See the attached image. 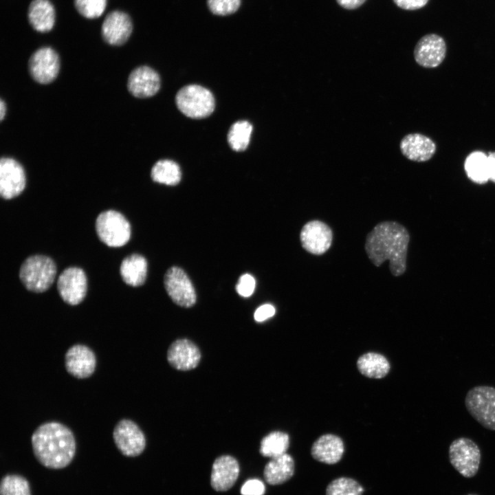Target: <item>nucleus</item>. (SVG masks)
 Segmentation results:
<instances>
[{
  "label": "nucleus",
  "mask_w": 495,
  "mask_h": 495,
  "mask_svg": "<svg viewBox=\"0 0 495 495\" xmlns=\"http://www.w3.org/2000/svg\"><path fill=\"white\" fill-rule=\"evenodd\" d=\"M409 241V233L402 224L396 221H382L367 234L364 248L375 266L379 267L385 261H389L391 274L399 276L406 269Z\"/></svg>",
  "instance_id": "nucleus-1"
},
{
  "label": "nucleus",
  "mask_w": 495,
  "mask_h": 495,
  "mask_svg": "<svg viewBox=\"0 0 495 495\" xmlns=\"http://www.w3.org/2000/svg\"><path fill=\"white\" fill-rule=\"evenodd\" d=\"M31 441L35 457L47 468H65L75 455V437L69 428L58 422L39 426L33 432Z\"/></svg>",
  "instance_id": "nucleus-2"
},
{
  "label": "nucleus",
  "mask_w": 495,
  "mask_h": 495,
  "mask_svg": "<svg viewBox=\"0 0 495 495\" xmlns=\"http://www.w3.org/2000/svg\"><path fill=\"white\" fill-rule=\"evenodd\" d=\"M56 274L54 261L44 255L28 257L19 270V278L25 287L36 293L47 290L54 283Z\"/></svg>",
  "instance_id": "nucleus-3"
},
{
  "label": "nucleus",
  "mask_w": 495,
  "mask_h": 495,
  "mask_svg": "<svg viewBox=\"0 0 495 495\" xmlns=\"http://www.w3.org/2000/svg\"><path fill=\"white\" fill-rule=\"evenodd\" d=\"M99 239L109 247L124 245L131 238V225L120 212L108 210L98 214L95 223Z\"/></svg>",
  "instance_id": "nucleus-4"
},
{
  "label": "nucleus",
  "mask_w": 495,
  "mask_h": 495,
  "mask_svg": "<svg viewBox=\"0 0 495 495\" xmlns=\"http://www.w3.org/2000/svg\"><path fill=\"white\" fill-rule=\"evenodd\" d=\"M470 415L482 426L495 430V388L476 386L470 389L465 398Z\"/></svg>",
  "instance_id": "nucleus-5"
},
{
  "label": "nucleus",
  "mask_w": 495,
  "mask_h": 495,
  "mask_svg": "<svg viewBox=\"0 0 495 495\" xmlns=\"http://www.w3.org/2000/svg\"><path fill=\"white\" fill-rule=\"evenodd\" d=\"M175 101L177 108L183 114L194 119L208 117L214 109L212 94L197 85H190L182 88L176 95Z\"/></svg>",
  "instance_id": "nucleus-6"
},
{
  "label": "nucleus",
  "mask_w": 495,
  "mask_h": 495,
  "mask_svg": "<svg viewBox=\"0 0 495 495\" xmlns=\"http://www.w3.org/2000/svg\"><path fill=\"white\" fill-rule=\"evenodd\" d=\"M448 454L451 465L463 477L472 478L476 474L481 453L473 440L467 437L456 439L450 445Z\"/></svg>",
  "instance_id": "nucleus-7"
},
{
  "label": "nucleus",
  "mask_w": 495,
  "mask_h": 495,
  "mask_svg": "<svg viewBox=\"0 0 495 495\" xmlns=\"http://www.w3.org/2000/svg\"><path fill=\"white\" fill-rule=\"evenodd\" d=\"M164 287L172 300L179 306L190 307L197 300V295L193 285L186 274L180 267L173 266L164 275Z\"/></svg>",
  "instance_id": "nucleus-8"
},
{
  "label": "nucleus",
  "mask_w": 495,
  "mask_h": 495,
  "mask_svg": "<svg viewBox=\"0 0 495 495\" xmlns=\"http://www.w3.org/2000/svg\"><path fill=\"white\" fill-rule=\"evenodd\" d=\"M113 440L120 452L126 456L140 455L146 446V439L139 426L129 419H122L115 426Z\"/></svg>",
  "instance_id": "nucleus-9"
},
{
  "label": "nucleus",
  "mask_w": 495,
  "mask_h": 495,
  "mask_svg": "<svg viewBox=\"0 0 495 495\" xmlns=\"http://www.w3.org/2000/svg\"><path fill=\"white\" fill-rule=\"evenodd\" d=\"M57 289L66 303L76 305L85 298L87 291V279L85 272L77 267L66 268L57 280Z\"/></svg>",
  "instance_id": "nucleus-10"
},
{
  "label": "nucleus",
  "mask_w": 495,
  "mask_h": 495,
  "mask_svg": "<svg viewBox=\"0 0 495 495\" xmlns=\"http://www.w3.org/2000/svg\"><path fill=\"white\" fill-rule=\"evenodd\" d=\"M32 78L40 84H48L57 77L60 69V58L56 52L43 47L34 52L28 63Z\"/></svg>",
  "instance_id": "nucleus-11"
},
{
  "label": "nucleus",
  "mask_w": 495,
  "mask_h": 495,
  "mask_svg": "<svg viewBox=\"0 0 495 495\" xmlns=\"http://www.w3.org/2000/svg\"><path fill=\"white\" fill-rule=\"evenodd\" d=\"M26 184L22 165L11 157H2L0 162V194L5 199L19 195Z\"/></svg>",
  "instance_id": "nucleus-12"
},
{
  "label": "nucleus",
  "mask_w": 495,
  "mask_h": 495,
  "mask_svg": "<svg viewBox=\"0 0 495 495\" xmlns=\"http://www.w3.org/2000/svg\"><path fill=\"white\" fill-rule=\"evenodd\" d=\"M300 239L302 247L308 252L321 255L330 248L333 233L328 225L318 220L307 222L302 227Z\"/></svg>",
  "instance_id": "nucleus-13"
},
{
  "label": "nucleus",
  "mask_w": 495,
  "mask_h": 495,
  "mask_svg": "<svg viewBox=\"0 0 495 495\" xmlns=\"http://www.w3.org/2000/svg\"><path fill=\"white\" fill-rule=\"evenodd\" d=\"M416 63L426 68L438 67L444 60L446 54V44L444 39L436 34H428L422 36L414 49Z\"/></svg>",
  "instance_id": "nucleus-14"
},
{
  "label": "nucleus",
  "mask_w": 495,
  "mask_h": 495,
  "mask_svg": "<svg viewBox=\"0 0 495 495\" xmlns=\"http://www.w3.org/2000/svg\"><path fill=\"white\" fill-rule=\"evenodd\" d=\"M96 364L94 353L85 345H73L66 352V369L75 377L83 379L91 376L95 371Z\"/></svg>",
  "instance_id": "nucleus-15"
},
{
  "label": "nucleus",
  "mask_w": 495,
  "mask_h": 495,
  "mask_svg": "<svg viewBox=\"0 0 495 495\" xmlns=\"http://www.w3.org/2000/svg\"><path fill=\"white\" fill-rule=\"evenodd\" d=\"M168 363L175 369L189 371L195 368L201 360L197 346L188 339H178L169 346L167 352Z\"/></svg>",
  "instance_id": "nucleus-16"
},
{
  "label": "nucleus",
  "mask_w": 495,
  "mask_h": 495,
  "mask_svg": "<svg viewBox=\"0 0 495 495\" xmlns=\"http://www.w3.org/2000/svg\"><path fill=\"white\" fill-rule=\"evenodd\" d=\"M133 30L131 20L126 13L115 10L109 13L102 25L104 40L112 45H121L129 38Z\"/></svg>",
  "instance_id": "nucleus-17"
},
{
  "label": "nucleus",
  "mask_w": 495,
  "mask_h": 495,
  "mask_svg": "<svg viewBox=\"0 0 495 495\" xmlns=\"http://www.w3.org/2000/svg\"><path fill=\"white\" fill-rule=\"evenodd\" d=\"M159 74L148 66L133 69L129 76L127 88L131 95L144 98L154 96L160 89Z\"/></svg>",
  "instance_id": "nucleus-18"
},
{
  "label": "nucleus",
  "mask_w": 495,
  "mask_h": 495,
  "mask_svg": "<svg viewBox=\"0 0 495 495\" xmlns=\"http://www.w3.org/2000/svg\"><path fill=\"white\" fill-rule=\"evenodd\" d=\"M400 151L407 159L418 162L430 160L436 152L435 143L421 133H410L401 140Z\"/></svg>",
  "instance_id": "nucleus-19"
},
{
  "label": "nucleus",
  "mask_w": 495,
  "mask_h": 495,
  "mask_svg": "<svg viewBox=\"0 0 495 495\" xmlns=\"http://www.w3.org/2000/svg\"><path fill=\"white\" fill-rule=\"evenodd\" d=\"M239 474L237 461L229 455L221 456L216 459L212 465L211 485L216 491H226L234 484Z\"/></svg>",
  "instance_id": "nucleus-20"
},
{
  "label": "nucleus",
  "mask_w": 495,
  "mask_h": 495,
  "mask_svg": "<svg viewBox=\"0 0 495 495\" xmlns=\"http://www.w3.org/2000/svg\"><path fill=\"white\" fill-rule=\"evenodd\" d=\"M344 451V446L341 438L335 434H326L313 443L311 454L315 460L331 465L342 459Z\"/></svg>",
  "instance_id": "nucleus-21"
},
{
  "label": "nucleus",
  "mask_w": 495,
  "mask_h": 495,
  "mask_svg": "<svg viewBox=\"0 0 495 495\" xmlns=\"http://www.w3.org/2000/svg\"><path fill=\"white\" fill-rule=\"evenodd\" d=\"M148 263L146 258L138 254L125 257L120 265V272L123 281L133 287L143 285L147 276Z\"/></svg>",
  "instance_id": "nucleus-22"
},
{
  "label": "nucleus",
  "mask_w": 495,
  "mask_h": 495,
  "mask_svg": "<svg viewBox=\"0 0 495 495\" xmlns=\"http://www.w3.org/2000/svg\"><path fill=\"white\" fill-rule=\"evenodd\" d=\"M295 464L288 454L272 458L264 468V478L270 485L282 484L290 479L294 474Z\"/></svg>",
  "instance_id": "nucleus-23"
},
{
  "label": "nucleus",
  "mask_w": 495,
  "mask_h": 495,
  "mask_svg": "<svg viewBox=\"0 0 495 495\" xmlns=\"http://www.w3.org/2000/svg\"><path fill=\"white\" fill-rule=\"evenodd\" d=\"M28 19L32 27L40 32L50 31L55 23V10L48 0H33L28 8Z\"/></svg>",
  "instance_id": "nucleus-24"
},
{
  "label": "nucleus",
  "mask_w": 495,
  "mask_h": 495,
  "mask_svg": "<svg viewBox=\"0 0 495 495\" xmlns=\"http://www.w3.org/2000/svg\"><path fill=\"white\" fill-rule=\"evenodd\" d=\"M464 169L474 183L486 184L490 180L488 155L481 151L470 153L464 162Z\"/></svg>",
  "instance_id": "nucleus-25"
},
{
  "label": "nucleus",
  "mask_w": 495,
  "mask_h": 495,
  "mask_svg": "<svg viewBox=\"0 0 495 495\" xmlns=\"http://www.w3.org/2000/svg\"><path fill=\"white\" fill-rule=\"evenodd\" d=\"M357 366L362 375L375 379L385 377L390 370L387 359L384 355L373 352L361 355L358 360Z\"/></svg>",
  "instance_id": "nucleus-26"
},
{
  "label": "nucleus",
  "mask_w": 495,
  "mask_h": 495,
  "mask_svg": "<svg viewBox=\"0 0 495 495\" xmlns=\"http://www.w3.org/2000/svg\"><path fill=\"white\" fill-rule=\"evenodd\" d=\"M152 179L168 186H175L181 180L182 173L179 165L169 160L157 162L151 172Z\"/></svg>",
  "instance_id": "nucleus-27"
},
{
  "label": "nucleus",
  "mask_w": 495,
  "mask_h": 495,
  "mask_svg": "<svg viewBox=\"0 0 495 495\" xmlns=\"http://www.w3.org/2000/svg\"><path fill=\"white\" fill-rule=\"evenodd\" d=\"M289 446V437L285 432L274 431L261 441L260 453L271 459L286 453Z\"/></svg>",
  "instance_id": "nucleus-28"
},
{
  "label": "nucleus",
  "mask_w": 495,
  "mask_h": 495,
  "mask_svg": "<svg viewBox=\"0 0 495 495\" xmlns=\"http://www.w3.org/2000/svg\"><path fill=\"white\" fill-rule=\"evenodd\" d=\"M252 131V124L245 120L234 123L228 133V142L230 147L236 151L245 150L250 142Z\"/></svg>",
  "instance_id": "nucleus-29"
},
{
  "label": "nucleus",
  "mask_w": 495,
  "mask_h": 495,
  "mask_svg": "<svg viewBox=\"0 0 495 495\" xmlns=\"http://www.w3.org/2000/svg\"><path fill=\"white\" fill-rule=\"evenodd\" d=\"M0 495H31L29 482L19 474L6 475L1 481Z\"/></svg>",
  "instance_id": "nucleus-30"
},
{
  "label": "nucleus",
  "mask_w": 495,
  "mask_h": 495,
  "mask_svg": "<svg viewBox=\"0 0 495 495\" xmlns=\"http://www.w3.org/2000/svg\"><path fill=\"white\" fill-rule=\"evenodd\" d=\"M362 486L351 478L340 477L332 481L327 487L326 495H362Z\"/></svg>",
  "instance_id": "nucleus-31"
},
{
  "label": "nucleus",
  "mask_w": 495,
  "mask_h": 495,
  "mask_svg": "<svg viewBox=\"0 0 495 495\" xmlns=\"http://www.w3.org/2000/svg\"><path fill=\"white\" fill-rule=\"evenodd\" d=\"M78 12L87 19L100 16L107 5V0H74Z\"/></svg>",
  "instance_id": "nucleus-32"
},
{
  "label": "nucleus",
  "mask_w": 495,
  "mask_h": 495,
  "mask_svg": "<svg viewBox=\"0 0 495 495\" xmlns=\"http://www.w3.org/2000/svg\"><path fill=\"white\" fill-rule=\"evenodd\" d=\"M241 5V0H208L210 11L217 15L225 16L235 12Z\"/></svg>",
  "instance_id": "nucleus-33"
},
{
  "label": "nucleus",
  "mask_w": 495,
  "mask_h": 495,
  "mask_svg": "<svg viewBox=\"0 0 495 495\" xmlns=\"http://www.w3.org/2000/svg\"><path fill=\"white\" fill-rule=\"evenodd\" d=\"M255 285L254 278L249 274H245L239 278L236 290L241 296L249 297L253 294Z\"/></svg>",
  "instance_id": "nucleus-34"
},
{
  "label": "nucleus",
  "mask_w": 495,
  "mask_h": 495,
  "mask_svg": "<svg viewBox=\"0 0 495 495\" xmlns=\"http://www.w3.org/2000/svg\"><path fill=\"white\" fill-rule=\"evenodd\" d=\"M265 487L263 483L258 479L247 481L241 489L242 495H263Z\"/></svg>",
  "instance_id": "nucleus-35"
},
{
  "label": "nucleus",
  "mask_w": 495,
  "mask_h": 495,
  "mask_svg": "<svg viewBox=\"0 0 495 495\" xmlns=\"http://www.w3.org/2000/svg\"><path fill=\"white\" fill-rule=\"evenodd\" d=\"M276 312L274 307L270 304H265L256 309L254 318L257 322H263L272 317Z\"/></svg>",
  "instance_id": "nucleus-36"
},
{
  "label": "nucleus",
  "mask_w": 495,
  "mask_h": 495,
  "mask_svg": "<svg viewBox=\"0 0 495 495\" xmlns=\"http://www.w3.org/2000/svg\"><path fill=\"white\" fill-rule=\"evenodd\" d=\"M395 4L405 10H416L424 7L429 0H393Z\"/></svg>",
  "instance_id": "nucleus-37"
},
{
  "label": "nucleus",
  "mask_w": 495,
  "mask_h": 495,
  "mask_svg": "<svg viewBox=\"0 0 495 495\" xmlns=\"http://www.w3.org/2000/svg\"><path fill=\"white\" fill-rule=\"evenodd\" d=\"M366 0H336L338 4L346 10H355L360 7Z\"/></svg>",
  "instance_id": "nucleus-38"
},
{
  "label": "nucleus",
  "mask_w": 495,
  "mask_h": 495,
  "mask_svg": "<svg viewBox=\"0 0 495 495\" xmlns=\"http://www.w3.org/2000/svg\"><path fill=\"white\" fill-rule=\"evenodd\" d=\"M490 180L495 183V151L488 155Z\"/></svg>",
  "instance_id": "nucleus-39"
},
{
  "label": "nucleus",
  "mask_w": 495,
  "mask_h": 495,
  "mask_svg": "<svg viewBox=\"0 0 495 495\" xmlns=\"http://www.w3.org/2000/svg\"><path fill=\"white\" fill-rule=\"evenodd\" d=\"M6 113V104L3 99L0 100V119L3 120Z\"/></svg>",
  "instance_id": "nucleus-40"
},
{
  "label": "nucleus",
  "mask_w": 495,
  "mask_h": 495,
  "mask_svg": "<svg viewBox=\"0 0 495 495\" xmlns=\"http://www.w3.org/2000/svg\"><path fill=\"white\" fill-rule=\"evenodd\" d=\"M467 495H477V494H467Z\"/></svg>",
  "instance_id": "nucleus-41"
}]
</instances>
